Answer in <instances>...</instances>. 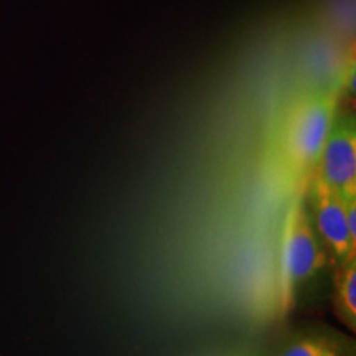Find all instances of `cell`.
Wrapping results in <instances>:
<instances>
[{"label": "cell", "mask_w": 356, "mask_h": 356, "mask_svg": "<svg viewBox=\"0 0 356 356\" xmlns=\"http://www.w3.org/2000/svg\"><path fill=\"white\" fill-rule=\"evenodd\" d=\"M338 88L317 89L299 97L284 115L280 155L296 173L314 172L337 121Z\"/></svg>", "instance_id": "6da1fadb"}, {"label": "cell", "mask_w": 356, "mask_h": 356, "mask_svg": "<svg viewBox=\"0 0 356 356\" xmlns=\"http://www.w3.org/2000/svg\"><path fill=\"white\" fill-rule=\"evenodd\" d=\"M310 202L314 213L312 225L330 256L332 266L356 257V243L350 238L348 229V198L314 177Z\"/></svg>", "instance_id": "3957f363"}, {"label": "cell", "mask_w": 356, "mask_h": 356, "mask_svg": "<svg viewBox=\"0 0 356 356\" xmlns=\"http://www.w3.org/2000/svg\"><path fill=\"white\" fill-rule=\"evenodd\" d=\"M333 279V309L337 317L351 332L356 330V257L335 264Z\"/></svg>", "instance_id": "8992f818"}, {"label": "cell", "mask_w": 356, "mask_h": 356, "mask_svg": "<svg viewBox=\"0 0 356 356\" xmlns=\"http://www.w3.org/2000/svg\"><path fill=\"white\" fill-rule=\"evenodd\" d=\"M314 177L323 180L345 198L356 197V131L353 119L343 118L333 124Z\"/></svg>", "instance_id": "277c9868"}, {"label": "cell", "mask_w": 356, "mask_h": 356, "mask_svg": "<svg viewBox=\"0 0 356 356\" xmlns=\"http://www.w3.org/2000/svg\"><path fill=\"white\" fill-rule=\"evenodd\" d=\"M328 264H332L330 256L312 225L304 197L299 195L289 207L282 229L279 291L280 314L286 315L293 309L299 287Z\"/></svg>", "instance_id": "7a4b0ae2"}, {"label": "cell", "mask_w": 356, "mask_h": 356, "mask_svg": "<svg viewBox=\"0 0 356 356\" xmlns=\"http://www.w3.org/2000/svg\"><path fill=\"white\" fill-rule=\"evenodd\" d=\"M279 356H355V343L333 330H307L292 338Z\"/></svg>", "instance_id": "5b68a950"}]
</instances>
